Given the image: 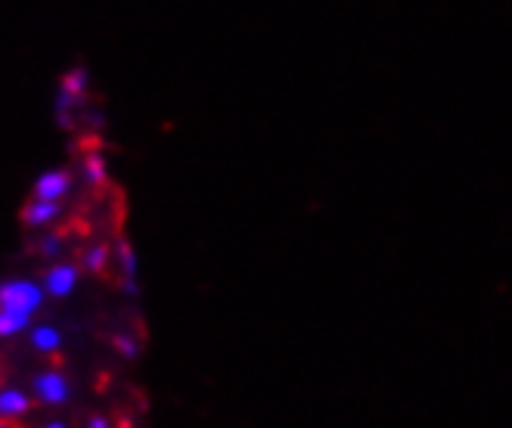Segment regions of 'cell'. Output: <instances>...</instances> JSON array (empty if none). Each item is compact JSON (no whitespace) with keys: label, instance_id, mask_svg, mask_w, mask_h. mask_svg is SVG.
<instances>
[{"label":"cell","instance_id":"obj_1","mask_svg":"<svg viewBox=\"0 0 512 428\" xmlns=\"http://www.w3.org/2000/svg\"><path fill=\"white\" fill-rule=\"evenodd\" d=\"M44 298H47V292L35 280L13 277V280L0 283V311H7V314L35 320V314L44 308Z\"/></svg>","mask_w":512,"mask_h":428},{"label":"cell","instance_id":"obj_2","mask_svg":"<svg viewBox=\"0 0 512 428\" xmlns=\"http://www.w3.org/2000/svg\"><path fill=\"white\" fill-rule=\"evenodd\" d=\"M87 87H90V78L84 69H72L63 75L59 81V94H56V118L59 125H72L75 121V109L87 100Z\"/></svg>","mask_w":512,"mask_h":428},{"label":"cell","instance_id":"obj_3","mask_svg":"<svg viewBox=\"0 0 512 428\" xmlns=\"http://www.w3.org/2000/svg\"><path fill=\"white\" fill-rule=\"evenodd\" d=\"M32 397L41 404V407H66L69 404V397H72V382L66 373H59V370H41L35 373L32 379Z\"/></svg>","mask_w":512,"mask_h":428},{"label":"cell","instance_id":"obj_4","mask_svg":"<svg viewBox=\"0 0 512 428\" xmlns=\"http://www.w3.org/2000/svg\"><path fill=\"white\" fill-rule=\"evenodd\" d=\"M115 264H118V280H122L125 295L137 298L140 295V258L128 239L115 242Z\"/></svg>","mask_w":512,"mask_h":428},{"label":"cell","instance_id":"obj_5","mask_svg":"<svg viewBox=\"0 0 512 428\" xmlns=\"http://www.w3.org/2000/svg\"><path fill=\"white\" fill-rule=\"evenodd\" d=\"M78 283H81V270L75 264H69V261L50 264V270L44 273V280H41V286H44V292L50 298H69L78 289Z\"/></svg>","mask_w":512,"mask_h":428},{"label":"cell","instance_id":"obj_6","mask_svg":"<svg viewBox=\"0 0 512 428\" xmlns=\"http://www.w3.org/2000/svg\"><path fill=\"white\" fill-rule=\"evenodd\" d=\"M72 183L75 177L66 171V168H50V171H41L38 180H35V199H44V202H59L63 205V199L72 193Z\"/></svg>","mask_w":512,"mask_h":428},{"label":"cell","instance_id":"obj_7","mask_svg":"<svg viewBox=\"0 0 512 428\" xmlns=\"http://www.w3.org/2000/svg\"><path fill=\"white\" fill-rule=\"evenodd\" d=\"M32 404H35L32 391H25L19 385H0V422L16 425L19 419L32 413Z\"/></svg>","mask_w":512,"mask_h":428},{"label":"cell","instance_id":"obj_8","mask_svg":"<svg viewBox=\"0 0 512 428\" xmlns=\"http://www.w3.org/2000/svg\"><path fill=\"white\" fill-rule=\"evenodd\" d=\"M28 345H32L38 354H56L63 348V329L53 323H35L28 329Z\"/></svg>","mask_w":512,"mask_h":428},{"label":"cell","instance_id":"obj_9","mask_svg":"<svg viewBox=\"0 0 512 428\" xmlns=\"http://www.w3.org/2000/svg\"><path fill=\"white\" fill-rule=\"evenodd\" d=\"M59 211H63V205L59 202H44V199H32L25 205L22 211V218L28 227H38V230H47L56 218H59Z\"/></svg>","mask_w":512,"mask_h":428},{"label":"cell","instance_id":"obj_10","mask_svg":"<svg viewBox=\"0 0 512 428\" xmlns=\"http://www.w3.org/2000/svg\"><path fill=\"white\" fill-rule=\"evenodd\" d=\"M81 177L87 187H103L106 177H109V162L100 149H87L84 159H81Z\"/></svg>","mask_w":512,"mask_h":428},{"label":"cell","instance_id":"obj_11","mask_svg":"<svg viewBox=\"0 0 512 428\" xmlns=\"http://www.w3.org/2000/svg\"><path fill=\"white\" fill-rule=\"evenodd\" d=\"M112 255H109V246H100V242H94V246H87L84 255H81V267L87 273H103L109 267Z\"/></svg>","mask_w":512,"mask_h":428},{"label":"cell","instance_id":"obj_12","mask_svg":"<svg viewBox=\"0 0 512 428\" xmlns=\"http://www.w3.org/2000/svg\"><path fill=\"white\" fill-rule=\"evenodd\" d=\"M115 351L122 357H128V360H137L140 357V339L131 332H118L115 335Z\"/></svg>","mask_w":512,"mask_h":428},{"label":"cell","instance_id":"obj_13","mask_svg":"<svg viewBox=\"0 0 512 428\" xmlns=\"http://www.w3.org/2000/svg\"><path fill=\"white\" fill-rule=\"evenodd\" d=\"M59 249H63V239H59V236H44V239H41V252H44V255L56 258Z\"/></svg>","mask_w":512,"mask_h":428},{"label":"cell","instance_id":"obj_14","mask_svg":"<svg viewBox=\"0 0 512 428\" xmlns=\"http://www.w3.org/2000/svg\"><path fill=\"white\" fill-rule=\"evenodd\" d=\"M84 428H118V425H115V419H109V416L97 413V416H90V419L84 422Z\"/></svg>","mask_w":512,"mask_h":428},{"label":"cell","instance_id":"obj_15","mask_svg":"<svg viewBox=\"0 0 512 428\" xmlns=\"http://www.w3.org/2000/svg\"><path fill=\"white\" fill-rule=\"evenodd\" d=\"M38 428H69V425H66L63 419H47V422H41Z\"/></svg>","mask_w":512,"mask_h":428},{"label":"cell","instance_id":"obj_16","mask_svg":"<svg viewBox=\"0 0 512 428\" xmlns=\"http://www.w3.org/2000/svg\"><path fill=\"white\" fill-rule=\"evenodd\" d=\"M0 428H13V425L10 422H0Z\"/></svg>","mask_w":512,"mask_h":428}]
</instances>
